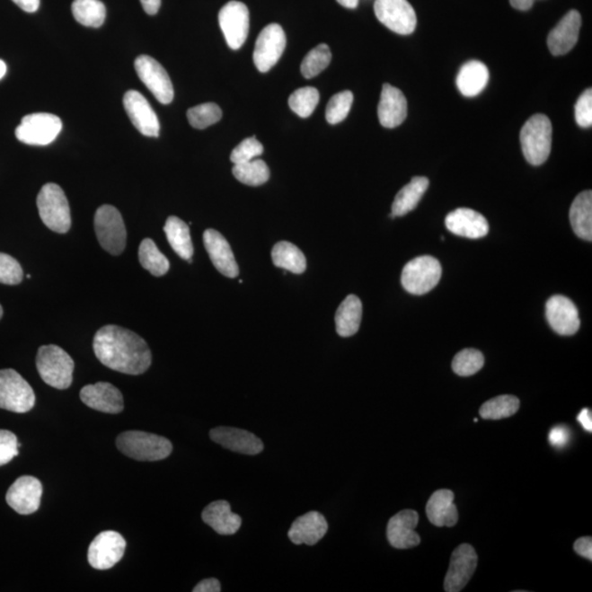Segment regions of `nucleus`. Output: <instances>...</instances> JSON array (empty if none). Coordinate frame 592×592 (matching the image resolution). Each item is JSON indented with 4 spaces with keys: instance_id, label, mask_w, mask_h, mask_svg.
<instances>
[{
    "instance_id": "423d86ee",
    "label": "nucleus",
    "mask_w": 592,
    "mask_h": 592,
    "mask_svg": "<svg viewBox=\"0 0 592 592\" xmlns=\"http://www.w3.org/2000/svg\"><path fill=\"white\" fill-rule=\"evenodd\" d=\"M94 231L104 251L121 255L127 246V228L121 213L112 206H102L94 214Z\"/></svg>"
},
{
    "instance_id": "bb28decb",
    "label": "nucleus",
    "mask_w": 592,
    "mask_h": 592,
    "mask_svg": "<svg viewBox=\"0 0 592 592\" xmlns=\"http://www.w3.org/2000/svg\"><path fill=\"white\" fill-rule=\"evenodd\" d=\"M428 520L436 526L452 527L459 521V512L455 505L454 491L439 490L434 492L426 507Z\"/></svg>"
},
{
    "instance_id": "20e7f679",
    "label": "nucleus",
    "mask_w": 592,
    "mask_h": 592,
    "mask_svg": "<svg viewBox=\"0 0 592 592\" xmlns=\"http://www.w3.org/2000/svg\"><path fill=\"white\" fill-rule=\"evenodd\" d=\"M37 367L41 379L54 389L66 390L72 385L75 363L62 348L54 345L40 348Z\"/></svg>"
},
{
    "instance_id": "393cba45",
    "label": "nucleus",
    "mask_w": 592,
    "mask_h": 592,
    "mask_svg": "<svg viewBox=\"0 0 592 592\" xmlns=\"http://www.w3.org/2000/svg\"><path fill=\"white\" fill-rule=\"evenodd\" d=\"M377 116L382 127L394 128L401 126L407 117V101L404 93L390 84H383Z\"/></svg>"
},
{
    "instance_id": "aec40b11",
    "label": "nucleus",
    "mask_w": 592,
    "mask_h": 592,
    "mask_svg": "<svg viewBox=\"0 0 592 592\" xmlns=\"http://www.w3.org/2000/svg\"><path fill=\"white\" fill-rule=\"evenodd\" d=\"M210 437L216 444L237 454L257 455L263 451V444L260 437L238 428H214L210 431Z\"/></svg>"
},
{
    "instance_id": "6e6d98bb",
    "label": "nucleus",
    "mask_w": 592,
    "mask_h": 592,
    "mask_svg": "<svg viewBox=\"0 0 592 592\" xmlns=\"http://www.w3.org/2000/svg\"><path fill=\"white\" fill-rule=\"evenodd\" d=\"M535 2V0H510L511 6L521 10V12H526V10L531 9Z\"/></svg>"
},
{
    "instance_id": "4be33fe9",
    "label": "nucleus",
    "mask_w": 592,
    "mask_h": 592,
    "mask_svg": "<svg viewBox=\"0 0 592 592\" xmlns=\"http://www.w3.org/2000/svg\"><path fill=\"white\" fill-rule=\"evenodd\" d=\"M203 243L214 267L216 268L218 272L232 278L240 275V267H238L235 257H234L230 243L220 232L212 230V228L207 230L203 234Z\"/></svg>"
},
{
    "instance_id": "a878e982",
    "label": "nucleus",
    "mask_w": 592,
    "mask_h": 592,
    "mask_svg": "<svg viewBox=\"0 0 592 592\" xmlns=\"http://www.w3.org/2000/svg\"><path fill=\"white\" fill-rule=\"evenodd\" d=\"M327 531L325 517L320 512L311 511L293 522L287 535L296 545H315L325 536Z\"/></svg>"
},
{
    "instance_id": "4c0bfd02",
    "label": "nucleus",
    "mask_w": 592,
    "mask_h": 592,
    "mask_svg": "<svg viewBox=\"0 0 592 592\" xmlns=\"http://www.w3.org/2000/svg\"><path fill=\"white\" fill-rule=\"evenodd\" d=\"M233 175L243 185L258 187L265 185L270 178V169L261 159L234 165Z\"/></svg>"
},
{
    "instance_id": "58836bf2",
    "label": "nucleus",
    "mask_w": 592,
    "mask_h": 592,
    "mask_svg": "<svg viewBox=\"0 0 592 592\" xmlns=\"http://www.w3.org/2000/svg\"><path fill=\"white\" fill-rule=\"evenodd\" d=\"M331 62V52L327 44H320L311 49L303 59L301 72L307 79L317 76L330 66Z\"/></svg>"
},
{
    "instance_id": "a18cd8bd",
    "label": "nucleus",
    "mask_w": 592,
    "mask_h": 592,
    "mask_svg": "<svg viewBox=\"0 0 592 592\" xmlns=\"http://www.w3.org/2000/svg\"><path fill=\"white\" fill-rule=\"evenodd\" d=\"M22 278L23 270L20 263L7 253L0 252V283L16 286Z\"/></svg>"
},
{
    "instance_id": "2f4dec72",
    "label": "nucleus",
    "mask_w": 592,
    "mask_h": 592,
    "mask_svg": "<svg viewBox=\"0 0 592 592\" xmlns=\"http://www.w3.org/2000/svg\"><path fill=\"white\" fill-rule=\"evenodd\" d=\"M428 187H429V181L426 177L412 178L411 181L397 193L395 200L392 204L391 217L404 216L415 210Z\"/></svg>"
},
{
    "instance_id": "6ab92c4d",
    "label": "nucleus",
    "mask_w": 592,
    "mask_h": 592,
    "mask_svg": "<svg viewBox=\"0 0 592 592\" xmlns=\"http://www.w3.org/2000/svg\"><path fill=\"white\" fill-rule=\"evenodd\" d=\"M420 515L415 510H402L393 516L387 525L386 535L390 544L398 550L411 549L420 544V536L415 531Z\"/></svg>"
},
{
    "instance_id": "bf43d9fd",
    "label": "nucleus",
    "mask_w": 592,
    "mask_h": 592,
    "mask_svg": "<svg viewBox=\"0 0 592 592\" xmlns=\"http://www.w3.org/2000/svg\"><path fill=\"white\" fill-rule=\"evenodd\" d=\"M3 314H4L3 307L2 305H0V320H2Z\"/></svg>"
},
{
    "instance_id": "ea45409f",
    "label": "nucleus",
    "mask_w": 592,
    "mask_h": 592,
    "mask_svg": "<svg viewBox=\"0 0 592 592\" xmlns=\"http://www.w3.org/2000/svg\"><path fill=\"white\" fill-rule=\"evenodd\" d=\"M318 102H320V93L314 87H305L297 89L288 98V106L291 110L301 118H308L314 112Z\"/></svg>"
},
{
    "instance_id": "cd10ccee",
    "label": "nucleus",
    "mask_w": 592,
    "mask_h": 592,
    "mask_svg": "<svg viewBox=\"0 0 592 592\" xmlns=\"http://www.w3.org/2000/svg\"><path fill=\"white\" fill-rule=\"evenodd\" d=\"M202 520L221 535H235L242 526V518L234 514L226 500L211 502L202 512Z\"/></svg>"
},
{
    "instance_id": "f03ea898",
    "label": "nucleus",
    "mask_w": 592,
    "mask_h": 592,
    "mask_svg": "<svg viewBox=\"0 0 592 592\" xmlns=\"http://www.w3.org/2000/svg\"><path fill=\"white\" fill-rule=\"evenodd\" d=\"M117 446L124 455L142 462L161 461L172 452L167 437L137 430L123 432L118 437Z\"/></svg>"
},
{
    "instance_id": "72a5a7b5",
    "label": "nucleus",
    "mask_w": 592,
    "mask_h": 592,
    "mask_svg": "<svg viewBox=\"0 0 592 592\" xmlns=\"http://www.w3.org/2000/svg\"><path fill=\"white\" fill-rule=\"evenodd\" d=\"M272 261L278 268L285 270L301 273L306 270V258L300 248L290 242H280L272 248Z\"/></svg>"
},
{
    "instance_id": "7ed1b4c3",
    "label": "nucleus",
    "mask_w": 592,
    "mask_h": 592,
    "mask_svg": "<svg viewBox=\"0 0 592 592\" xmlns=\"http://www.w3.org/2000/svg\"><path fill=\"white\" fill-rule=\"evenodd\" d=\"M553 128L544 114L531 117L522 128L520 142L525 158L531 165L540 166L549 158Z\"/></svg>"
},
{
    "instance_id": "f704fd0d",
    "label": "nucleus",
    "mask_w": 592,
    "mask_h": 592,
    "mask_svg": "<svg viewBox=\"0 0 592 592\" xmlns=\"http://www.w3.org/2000/svg\"><path fill=\"white\" fill-rule=\"evenodd\" d=\"M73 16L84 27L101 28L106 20L107 9L101 0H74Z\"/></svg>"
},
{
    "instance_id": "4468645a",
    "label": "nucleus",
    "mask_w": 592,
    "mask_h": 592,
    "mask_svg": "<svg viewBox=\"0 0 592 592\" xmlns=\"http://www.w3.org/2000/svg\"><path fill=\"white\" fill-rule=\"evenodd\" d=\"M218 22L227 46L232 49H240L250 33V10L246 4L241 2L227 3L218 13Z\"/></svg>"
},
{
    "instance_id": "a211bd4d",
    "label": "nucleus",
    "mask_w": 592,
    "mask_h": 592,
    "mask_svg": "<svg viewBox=\"0 0 592 592\" xmlns=\"http://www.w3.org/2000/svg\"><path fill=\"white\" fill-rule=\"evenodd\" d=\"M546 320L561 336L575 335L580 327L579 308L564 296H554L547 301Z\"/></svg>"
},
{
    "instance_id": "b1692460",
    "label": "nucleus",
    "mask_w": 592,
    "mask_h": 592,
    "mask_svg": "<svg viewBox=\"0 0 592 592\" xmlns=\"http://www.w3.org/2000/svg\"><path fill=\"white\" fill-rule=\"evenodd\" d=\"M447 230L455 235L479 240L490 232L489 222L481 213L472 208H460L447 214L446 217Z\"/></svg>"
},
{
    "instance_id": "9b49d317",
    "label": "nucleus",
    "mask_w": 592,
    "mask_h": 592,
    "mask_svg": "<svg viewBox=\"0 0 592 592\" xmlns=\"http://www.w3.org/2000/svg\"><path fill=\"white\" fill-rule=\"evenodd\" d=\"M375 13L380 22L393 32L408 36L415 31L416 13L407 0H376Z\"/></svg>"
},
{
    "instance_id": "4d7b16f0",
    "label": "nucleus",
    "mask_w": 592,
    "mask_h": 592,
    "mask_svg": "<svg viewBox=\"0 0 592 592\" xmlns=\"http://www.w3.org/2000/svg\"><path fill=\"white\" fill-rule=\"evenodd\" d=\"M338 4L348 9H356L359 4V0H337Z\"/></svg>"
},
{
    "instance_id": "6e6552de",
    "label": "nucleus",
    "mask_w": 592,
    "mask_h": 592,
    "mask_svg": "<svg viewBox=\"0 0 592 592\" xmlns=\"http://www.w3.org/2000/svg\"><path fill=\"white\" fill-rule=\"evenodd\" d=\"M442 275L440 262L431 256L417 257L402 269V285L407 292L424 296L439 283Z\"/></svg>"
},
{
    "instance_id": "49530a36",
    "label": "nucleus",
    "mask_w": 592,
    "mask_h": 592,
    "mask_svg": "<svg viewBox=\"0 0 592 592\" xmlns=\"http://www.w3.org/2000/svg\"><path fill=\"white\" fill-rule=\"evenodd\" d=\"M575 119L577 124L581 128L592 126V91L587 89L579 98L575 106Z\"/></svg>"
},
{
    "instance_id": "f8f14e48",
    "label": "nucleus",
    "mask_w": 592,
    "mask_h": 592,
    "mask_svg": "<svg viewBox=\"0 0 592 592\" xmlns=\"http://www.w3.org/2000/svg\"><path fill=\"white\" fill-rule=\"evenodd\" d=\"M127 549L124 537L116 531H103L92 542L88 561L94 570H107L122 560Z\"/></svg>"
},
{
    "instance_id": "3c124183",
    "label": "nucleus",
    "mask_w": 592,
    "mask_h": 592,
    "mask_svg": "<svg viewBox=\"0 0 592 592\" xmlns=\"http://www.w3.org/2000/svg\"><path fill=\"white\" fill-rule=\"evenodd\" d=\"M193 592H220L221 591V584L220 581H218L216 579H204L199 583L195 588L192 590Z\"/></svg>"
},
{
    "instance_id": "c03bdc74",
    "label": "nucleus",
    "mask_w": 592,
    "mask_h": 592,
    "mask_svg": "<svg viewBox=\"0 0 592 592\" xmlns=\"http://www.w3.org/2000/svg\"><path fill=\"white\" fill-rule=\"evenodd\" d=\"M263 153L262 144L255 137H248L233 149L231 161L234 165L243 163L256 159Z\"/></svg>"
},
{
    "instance_id": "603ef678",
    "label": "nucleus",
    "mask_w": 592,
    "mask_h": 592,
    "mask_svg": "<svg viewBox=\"0 0 592 592\" xmlns=\"http://www.w3.org/2000/svg\"><path fill=\"white\" fill-rule=\"evenodd\" d=\"M19 8H22L26 13H36L40 7V0H13Z\"/></svg>"
},
{
    "instance_id": "f3484780",
    "label": "nucleus",
    "mask_w": 592,
    "mask_h": 592,
    "mask_svg": "<svg viewBox=\"0 0 592 592\" xmlns=\"http://www.w3.org/2000/svg\"><path fill=\"white\" fill-rule=\"evenodd\" d=\"M124 109L130 118L133 126L137 128L143 136L157 137L161 131V124L147 99L141 93L128 91L123 98Z\"/></svg>"
},
{
    "instance_id": "0eeeda50",
    "label": "nucleus",
    "mask_w": 592,
    "mask_h": 592,
    "mask_svg": "<svg viewBox=\"0 0 592 592\" xmlns=\"http://www.w3.org/2000/svg\"><path fill=\"white\" fill-rule=\"evenodd\" d=\"M36 404V395L29 383L13 369L0 370V408L24 414Z\"/></svg>"
},
{
    "instance_id": "412c9836",
    "label": "nucleus",
    "mask_w": 592,
    "mask_h": 592,
    "mask_svg": "<svg viewBox=\"0 0 592 592\" xmlns=\"http://www.w3.org/2000/svg\"><path fill=\"white\" fill-rule=\"evenodd\" d=\"M81 400L84 405L106 414H120L124 408L122 393L107 382L84 386Z\"/></svg>"
},
{
    "instance_id": "8fccbe9b",
    "label": "nucleus",
    "mask_w": 592,
    "mask_h": 592,
    "mask_svg": "<svg viewBox=\"0 0 592 592\" xmlns=\"http://www.w3.org/2000/svg\"><path fill=\"white\" fill-rule=\"evenodd\" d=\"M574 550L577 554L592 561V539L591 536L580 537L574 544Z\"/></svg>"
},
{
    "instance_id": "9d476101",
    "label": "nucleus",
    "mask_w": 592,
    "mask_h": 592,
    "mask_svg": "<svg viewBox=\"0 0 592 592\" xmlns=\"http://www.w3.org/2000/svg\"><path fill=\"white\" fill-rule=\"evenodd\" d=\"M286 47L287 37L280 24L271 23L263 29L257 38L252 57L258 71H270L282 57Z\"/></svg>"
},
{
    "instance_id": "1a4fd4ad",
    "label": "nucleus",
    "mask_w": 592,
    "mask_h": 592,
    "mask_svg": "<svg viewBox=\"0 0 592 592\" xmlns=\"http://www.w3.org/2000/svg\"><path fill=\"white\" fill-rule=\"evenodd\" d=\"M62 128L61 119L54 114L32 113L22 118L16 137L28 146H46L56 141Z\"/></svg>"
},
{
    "instance_id": "c756f323",
    "label": "nucleus",
    "mask_w": 592,
    "mask_h": 592,
    "mask_svg": "<svg viewBox=\"0 0 592 592\" xmlns=\"http://www.w3.org/2000/svg\"><path fill=\"white\" fill-rule=\"evenodd\" d=\"M571 227L581 240L592 241V192L587 190L575 198L570 211Z\"/></svg>"
},
{
    "instance_id": "dca6fc26",
    "label": "nucleus",
    "mask_w": 592,
    "mask_h": 592,
    "mask_svg": "<svg viewBox=\"0 0 592 592\" xmlns=\"http://www.w3.org/2000/svg\"><path fill=\"white\" fill-rule=\"evenodd\" d=\"M43 487L41 482L33 476H22L13 482L7 491V504L19 515H31L41 505Z\"/></svg>"
},
{
    "instance_id": "ddd939ff",
    "label": "nucleus",
    "mask_w": 592,
    "mask_h": 592,
    "mask_svg": "<svg viewBox=\"0 0 592 592\" xmlns=\"http://www.w3.org/2000/svg\"><path fill=\"white\" fill-rule=\"evenodd\" d=\"M137 76L154 94V97L163 104L173 101V86L166 69L155 58L148 56H139L134 63Z\"/></svg>"
},
{
    "instance_id": "2eb2a0df",
    "label": "nucleus",
    "mask_w": 592,
    "mask_h": 592,
    "mask_svg": "<svg viewBox=\"0 0 592 592\" xmlns=\"http://www.w3.org/2000/svg\"><path fill=\"white\" fill-rule=\"evenodd\" d=\"M479 556L474 547L463 543L452 553L449 570L445 579L446 592H459L469 584L474 575Z\"/></svg>"
},
{
    "instance_id": "f257e3e1",
    "label": "nucleus",
    "mask_w": 592,
    "mask_h": 592,
    "mask_svg": "<svg viewBox=\"0 0 592 592\" xmlns=\"http://www.w3.org/2000/svg\"><path fill=\"white\" fill-rule=\"evenodd\" d=\"M93 351L103 366L124 375H143L152 365V352L146 341L120 326L101 328L93 338Z\"/></svg>"
},
{
    "instance_id": "5fc2aeb1",
    "label": "nucleus",
    "mask_w": 592,
    "mask_h": 592,
    "mask_svg": "<svg viewBox=\"0 0 592 592\" xmlns=\"http://www.w3.org/2000/svg\"><path fill=\"white\" fill-rule=\"evenodd\" d=\"M141 3L146 13L154 16V14L158 13L159 8H161L162 0H141Z\"/></svg>"
},
{
    "instance_id": "79ce46f5",
    "label": "nucleus",
    "mask_w": 592,
    "mask_h": 592,
    "mask_svg": "<svg viewBox=\"0 0 592 592\" xmlns=\"http://www.w3.org/2000/svg\"><path fill=\"white\" fill-rule=\"evenodd\" d=\"M485 359L482 353L476 349H464L457 353L452 361V369L460 376H471L484 367Z\"/></svg>"
},
{
    "instance_id": "7c9ffc66",
    "label": "nucleus",
    "mask_w": 592,
    "mask_h": 592,
    "mask_svg": "<svg viewBox=\"0 0 592 592\" xmlns=\"http://www.w3.org/2000/svg\"><path fill=\"white\" fill-rule=\"evenodd\" d=\"M362 320V303L356 296H348L338 307L335 321L338 335L351 337L359 331Z\"/></svg>"
},
{
    "instance_id": "e433bc0d",
    "label": "nucleus",
    "mask_w": 592,
    "mask_h": 592,
    "mask_svg": "<svg viewBox=\"0 0 592 592\" xmlns=\"http://www.w3.org/2000/svg\"><path fill=\"white\" fill-rule=\"evenodd\" d=\"M519 408L518 397L500 395L484 402L480 408V415L482 420H500L514 416L516 412H518Z\"/></svg>"
},
{
    "instance_id": "c85d7f7f",
    "label": "nucleus",
    "mask_w": 592,
    "mask_h": 592,
    "mask_svg": "<svg viewBox=\"0 0 592 592\" xmlns=\"http://www.w3.org/2000/svg\"><path fill=\"white\" fill-rule=\"evenodd\" d=\"M490 81V71L484 63L470 61L460 69L456 86L465 97H475L484 91Z\"/></svg>"
},
{
    "instance_id": "39448f33",
    "label": "nucleus",
    "mask_w": 592,
    "mask_h": 592,
    "mask_svg": "<svg viewBox=\"0 0 592 592\" xmlns=\"http://www.w3.org/2000/svg\"><path fill=\"white\" fill-rule=\"evenodd\" d=\"M38 210L40 217L49 230L66 234L72 226L71 208L66 193L57 183H47L39 192Z\"/></svg>"
},
{
    "instance_id": "c9c22d12",
    "label": "nucleus",
    "mask_w": 592,
    "mask_h": 592,
    "mask_svg": "<svg viewBox=\"0 0 592 592\" xmlns=\"http://www.w3.org/2000/svg\"><path fill=\"white\" fill-rule=\"evenodd\" d=\"M138 258L142 267L155 277L165 276L171 268L166 256L158 250L151 238H146L139 245Z\"/></svg>"
},
{
    "instance_id": "473e14b6",
    "label": "nucleus",
    "mask_w": 592,
    "mask_h": 592,
    "mask_svg": "<svg viewBox=\"0 0 592 592\" xmlns=\"http://www.w3.org/2000/svg\"><path fill=\"white\" fill-rule=\"evenodd\" d=\"M167 240L173 251L179 257L191 262L193 256V245L190 235V228L188 224L177 216H169L165 226H163Z\"/></svg>"
},
{
    "instance_id": "37998d69",
    "label": "nucleus",
    "mask_w": 592,
    "mask_h": 592,
    "mask_svg": "<svg viewBox=\"0 0 592 592\" xmlns=\"http://www.w3.org/2000/svg\"><path fill=\"white\" fill-rule=\"evenodd\" d=\"M353 102V93L349 91L338 93L331 97L326 108V120L330 124H338L345 120L349 114Z\"/></svg>"
},
{
    "instance_id": "13d9d810",
    "label": "nucleus",
    "mask_w": 592,
    "mask_h": 592,
    "mask_svg": "<svg viewBox=\"0 0 592 592\" xmlns=\"http://www.w3.org/2000/svg\"><path fill=\"white\" fill-rule=\"evenodd\" d=\"M6 72H7L6 63H4V61H2V59H0V79H2L4 76V75H6Z\"/></svg>"
},
{
    "instance_id": "864d4df0",
    "label": "nucleus",
    "mask_w": 592,
    "mask_h": 592,
    "mask_svg": "<svg viewBox=\"0 0 592 592\" xmlns=\"http://www.w3.org/2000/svg\"><path fill=\"white\" fill-rule=\"evenodd\" d=\"M577 420L580 422L581 425L585 428L586 431L592 432V414L591 411L588 408L581 411Z\"/></svg>"
},
{
    "instance_id": "de8ad7c7",
    "label": "nucleus",
    "mask_w": 592,
    "mask_h": 592,
    "mask_svg": "<svg viewBox=\"0 0 592 592\" xmlns=\"http://www.w3.org/2000/svg\"><path fill=\"white\" fill-rule=\"evenodd\" d=\"M17 436L12 431L0 429V466L7 464L19 455Z\"/></svg>"
},
{
    "instance_id": "a19ab883",
    "label": "nucleus",
    "mask_w": 592,
    "mask_h": 592,
    "mask_svg": "<svg viewBox=\"0 0 592 592\" xmlns=\"http://www.w3.org/2000/svg\"><path fill=\"white\" fill-rule=\"evenodd\" d=\"M187 118L193 128L203 130L221 120L222 110L216 103H202L189 109Z\"/></svg>"
},
{
    "instance_id": "5701e85b",
    "label": "nucleus",
    "mask_w": 592,
    "mask_h": 592,
    "mask_svg": "<svg viewBox=\"0 0 592 592\" xmlns=\"http://www.w3.org/2000/svg\"><path fill=\"white\" fill-rule=\"evenodd\" d=\"M580 27V13L577 10H570L552 30L547 38L550 52L555 57H560L571 51L579 41Z\"/></svg>"
},
{
    "instance_id": "09e8293b",
    "label": "nucleus",
    "mask_w": 592,
    "mask_h": 592,
    "mask_svg": "<svg viewBox=\"0 0 592 592\" xmlns=\"http://www.w3.org/2000/svg\"><path fill=\"white\" fill-rule=\"evenodd\" d=\"M570 439V431L565 427H555L550 432V444L555 447H564Z\"/></svg>"
}]
</instances>
